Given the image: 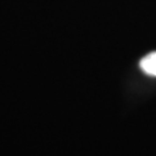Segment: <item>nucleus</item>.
Listing matches in <instances>:
<instances>
[{
  "label": "nucleus",
  "instance_id": "obj_1",
  "mask_svg": "<svg viewBox=\"0 0 156 156\" xmlns=\"http://www.w3.org/2000/svg\"><path fill=\"white\" fill-rule=\"evenodd\" d=\"M140 68L151 76H156V51L147 55L140 60Z\"/></svg>",
  "mask_w": 156,
  "mask_h": 156
}]
</instances>
